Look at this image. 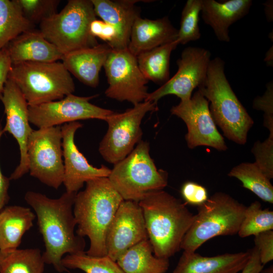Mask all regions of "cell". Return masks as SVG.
I'll return each instance as SVG.
<instances>
[{
    "mask_svg": "<svg viewBox=\"0 0 273 273\" xmlns=\"http://www.w3.org/2000/svg\"><path fill=\"white\" fill-rule=\"evenodd\" d=\"M76 194L65 192L59 198L52 199L30 191L24 196L37 218L44 244L42 253L44 263L52 265L59 272L67 271L62 264L64 256L85 251L84 239L75 231L73 205Z\"/></svg>",
    "mask_w": 273,
    "mask_h": 273,
    "instance_id": "obj_1",
    "label": "cell"
},
{
    "mask_svg": "<svg viewBox=\"0 0 273 273\" xmlns=\"http://www.w3.org/2000/svg\"><path fill=\"white\" fill-rule=\"evenodd\" d=\"M138 203L154 255L168 259L180 249L194 214L180 199L163 190L148 194Z\"/></svg>",
    "mask_w": 273,
    "mask_h": 273,
    "instance_id": "obj_2",
    "label": "cell"
},
{
    "mask_svg": "<svg viewBox=\"0 0 273 273\" xmlns=\"http://www.w3.org/2000/svg\"><path fill=\"white\" fill-rule=\"evenodd\" d=\"M85 185L84 190L76 193L73 205L76 233L89 239L87 254L106 256L107 231L123 199L107 177L89 180Z\"/></svg>",
    "mask_w": 273,
    "mask_h": 273,
    "instance_id": "obj_3",
    "label": "cell"
},
{
    "mask_svg": "<svg viewBox=\"0 0 273 273\" xmlns=\"http://www.w3.org/2000/svg\"><path fill=\"white\" fill-rule=\"evenodd\" d=\"M198 90L210 103L211 116L224 135L238 144H245L254 122L232 89L221 59L211 60L206 78Z\"/></svg>",
    "mask_w": 273,
    "mask_h": 273,
    "instance_id": "obj_4",
    "label": "cell"
},
{
    "mask_svg": "<svg viewBox=\"0 0 273 273\" xmlns=\"http://www.w3.org/2000/svg\"><path fill=\"white\" fill-rule=\"evenodd\" d=\"M246 208L226 193H214L198 206L193 223L182 240L180 249L195 252L214 237L238 234Z\"/></svg>",
    "mask_w": 273,
    "mask_h": 273,
    "instance_id": "obj_5",
    "label": "cell"
},
{
    "mask_svg": "<svg viewBox=\"0 0 273 273\" xmlns=\"http://www.w3.org/2000/svg\"><path fill=\"white\" fill-rule=\"evenodd\" d=\"M8 78L18 86L29 106L59 100L75 90L71 74L58 61L12 65Z\"/></svg>",
    "mask_w": 273,
    "mask_h": 273,
    "instance_id": "obj_6",
    "label": "cell"
},
{
    "mask_svg": "<svg viewBox=\"0 0 273 273\" xmlns=\"http://www.w3.org/2000/svg\"><path fill=\"white\" fill-rule=\"evenodd\" d=\"M123 200L138 203L148 194L162 190L167 173L158 169L148 142L141 140L125 158L114 165L108 177Z\"/></svg>",
    "mask_w": 273,
    "mask_h": 273,
    "instance_id": "obj_7",
    "label": "cell"
},
{
    "mask_svg": "<svg viewBox=\"0 0 273 273\" xmlns=\"http://www.w3.org/2000/svg\"><path fill=\"white\" fill-rule=\"evenodd\" d=\"M96 16L91 0H69L59 13L42 21L39 30L64 55L99 44L89 32Z\"/></svg>",
    "mask_w": 273,
    "mask_h": 273,
    "instance_id": "obj_8",
    "label": "cell"
},
{
    "mask_svg": "<svg viewBox=\"0 0 273 273\" xmlns=\"http://www.w3.org/2000/svg\"><path fill=\"white\" fill-rule=\"evenodd\" d=\"M157 110V103L144 101L122 113L108 116L105 120L108 129L99 147L103 159L114 165L130 154L142 140L143 118L148 112Z\"/></svg>",
    "mask_w": 273,
    "mask_h": 273,
    "instance_id": "obj_9",
    "label": "cell"
},
{
    "mask_svg": "<svg viewBox=\"0 0 273 273\" xmlns=\"http://www.w3.org/2000/svg\"><path fill=\"white\" fill-rule=\"evenodd\" d=\"M62 138L60 125L38 128L32 131L27 145L30 175L55 189L63 181Z\"/></svg>",
    "mask_w": 273,
    "mask_h": 273,
    "instance_id": "obj_10",
    "label": "cell"
},
{
    "mask_svg": "<svg viewBox=\"0 0 273 273\" xmlns=\"http://www.w3.org/2000/svg\"><path fill=\"white\" fill-rule=\"evenodd\" d=\"M103 67L108 83L105 92L106 97L133 105L146 100L149 93V81L141 71L136 57L127 48L112 49Z\"/></svg>",
    "mask_w": 273,
    "mask_h": 273,
    "instance_id": "obj_11",
    "label": "cell"
},
{
    "mask_svg": "<svg viewBox=\"0 0 273 273\" xmlns=\"http://www.w3.org/2000/svg\"><path fill=\"white\" fill-rule=\"evenodd\" d=\"M97 96L79 97L73 94L64 98L34 106H29L30 123L38 128L59 126L79 120H105L113 111L92 104Z\"/></svg>",
    "mask_w": 273,
    "mask_h": 273,
    "instance_id": "obj_12",
    "label": "cell"
},
{
    "mask_svg": "<svg viewBox=\"0 0 273 273\" xmlns=\"http://www.w3.org/2000/svg\"><path fill=\"white\" fill-rule=\"evenodd\" d=\"M211 60V53L205 49L185 48L176 61V73L160 87L149 93L145 101L157 103L162 97L171 95L180 100L191 99L194 89L204 82Z\"/></svg>",
    "mask_w": 273,
    "mask_h": 273,
    "instance_id": "obj_13",
    "label": "cell"
},
{
    "mask_svg": "<svg viewBox=\"0 0 273 273\" xmlns=\"http://www.w3.org/2000/svg\"><path fill=\"white\" fill-rule=\"evenodd\" d=\"M209 105L208 100L198 90L191 99L180 100L173 106L170 112L185 123L188 129L185 138L190 149L204 146L225 151L228 147L217 129Z\"/></svg>",
    "mask_w": 273,
    "mask_h": 273,
    "instance_id": "obj_14",
    "label": "cell"
},
{
    "mask_svg": "<svg viewBox=\"0 0 273 273\" xmlns=\"http://www.w3.org/2000/svg\"><path fill=\"white\" fill-rule=\"evenodd\" d=\"M0 100L6 115L3 131L12 135L19 147L20 162L9 177L10 180H17L29 171L27 145L29 135L33 130L29 120V105L19 88L9 78L0 94Z\"/></svg>",
    "mask_w": 273,
    "mask_h": 273,
    "instance_id": "obj_15",
    "label": "cell"
},
{
    "mask_svg": "<svg viewBox=\"0 0 273 273\" xmlns=\"http://www.w3.org/2000/svg\"><path fill=\"white\" fill-rule=\"evenodd\" d=\"M148 239L142 208L136 202L123 200L107 231V255L116 261L128 249Z\"/></svg>",
    "mask_w": 273,
    "mask_h": 273,
    "instance_id": "obj_16",
    "label": "cell"
},
{
    "mask_svg": "<svg viewBox=\"0 0 273 273\" xmlns=\"http://www.w3.org/2000/svg\"><path fill=\"white\" fill-rule=\"evenodd\" d=\"M82 126L81 123L75 121L64 124L61 127L64 168L63 184L66 192L69 193H77L88 180L108 177L111 172V169L105 165L99 168L93 166L78 150L74 142V135Z\"/></svg>",
    "mask_w": 273,
    "mask_h": 273,
    "instance_id": "obj_17",
    "label": "cell"
},
{
    "mask_svg": "<svg viewBox=\"0 0 273 273\" xmlns=\"http://www.w3.org/2000/svg\"><path fill=\"white\" fill-rule=\"evenodd\" d=\"M96 16L114 28L117 39L112 49H127L132 25L140 17L138 0H91Z\"/></svg>",
    "mask_w": 273,
    "mask_h": 273,
    "instance_id": "obj_18",
    "label": "cell"
},
{
    "mask_svg": "<svg viewBox=\"0 0 273 273\" xmlns=\"http://www.w3.org/2000/svg\"><path fill=\"white\" fill-rule=\"evenodd\" d=\"M178 30L167 16L155 20L139 17L131 30L128 50L135 56L177 40Z\"/></svg>",
    "mask_w": 273,
    "mask_h": 273,
    "instance_id": "obj_19",
    "label": "cell"
},
{
    "mask_svg": "<svg viewBox=\"0 0 273 273\" xmlns=\"http://www.w3.org/2000/svg\"><path fill=\"white\" fill-rule=\"evenodd\" d=\"M250 256V250L211 257L184 251L172 273H238Z\"/></svg>",
    "mask_w": 273,
    "mask_h": 273,
    "instance_id": "obj_20",
    "label": "cell"
},
{
    "mask_svg": "<svg viewBox=\"0 0 273 273\" xmlns=\"http://www.w3.org/2000/svg\"><path fill=\"white\" fill-rule=\"evenodd\" d=\"M112 48L107 43L78 49L63 55L62 63L83 84L96 87L99 74Z\"/></svg>",
    "mask_w": 273,
    "mask_h": 273,
    "instance_id": "obj_21",
    "label": "cell"
},
{
    "mask_svg": "<svg viewBox=\"0 0 273 273\" xmlns=\"http://www.w3.org/2000/svg\"><path fill=\"white\" fill-rule=\"evenodd\" d=\"M251 0H202L201 13L204 23L220 41L229 42V27L248 13Z\"/></svg>",
    "mask_w": 273,
    "mask_h": 273,
    "instance_id": "obj_22",
    "label": "cell"
},
{
    "mask_svg": "<svg viewBox=\"0 0 273 273\" xmlns=\"http://www.w3.org/2000/svg\"><path fill=\"white\" fill-rule=\"evenodd\" d=\"M6 48L12 65L26 62H56L63 56L39 30L34 28L18 35Z\"/></svg>",
    "mask_w": 273,
    "mask_h": 273,
    "instance_id": "obj_23",
    "label": "cell"
},
{
    "mask_svg": "<svg viewBox=\"0 0 273 273\" xmlns=\"http://www.w3.org/2000/svg\"><path fill=\"white\" fill-rule=\"evenodd\" d=\"M35 218V213L29 207L20 205L4 207L0 211V251L18 249Z\"/></svg>",
    "mask_w": 273,
    "mask_h": 273,
    "instance_id": "obj_24",
    "label": "cell"
},
{
    "mask_svg": "<svg viewBox=\"0 0 273 273\" xmlns=\"http://www.w3.org/2000/svg\"><path fill=\"white\" fill-rule=\"evenodd\" d=\"M116 261L124 273H165L169 266L168 259L154 255L148 239L128 249Z\"/></svg>",
    "mask_w": 273,
    "mask_h": 273,
    "instance_id": "obj_25",
    "label": "cell"
},
{
    "mask_svg": "<svg viewBox=\"0 0 273 273\" xmlns=\"http://www.w3.org/2000/svg\"><path fill=\"white\" fill-rule=\"evenodd\" d=\"M178 44L176 40L136 56L139 68L148 81L162 85L169 80L170 56Z\"/></svg>",
    "mask_w": 273,
    "mask_h": 273,
    "instance_id": "obj_26",
    "label": "cell"
},
{
    "mask_svg": "<svg viewBox=\"0 0 273 273\" xmlns=\"http://www.w3.org/2000/svg\"><path fill=\"white\" fill-rule=\"evenodd\" d=\"M45 264L38 248L0 251V273H44Z\"/></svg>",
    "mask_w": 273,
    "mask_h": 273,
    "instance_id": "obj_27",
    "label": "cell"
},
{
    "mask_svg": "<svg viewBox=\"0 0 273 273\" xmlns=\"http://www.w3.org/2000/svg\"><path fill=\"white\" fill-rule=\"evenodd\" d=\"M239 179L244 188L253 192L260 199L273 203V187L270 180L255 162H244L233 168L228 173Z\"/></svg>",
    "mask_w": 273,
    "mask_h": 273,
    "instance_id": "obj_28",
    "label": "cell"
},
{
    "mask_svg": "<svg viewBox=\"0 0 273 273\" xmlns=\"http://www.w3.org/2000/svg\"><path fill=\"white\" fill-rule=\"evenodd\" d=\"M34 26L23 16L14 0H0V51Z\"/></svg>",
    "mask_w": 273,
    "mask_h": 273,
    "instance_id": "obj_29",
    "label": "cell"
},
{
    "mask_svg": "<svg viewBox=\"0 0 273 273\" xmlns=\"http://www.w3.org/2000/svg\"><path fill=\"white\" fill-rule=\"evenodd\" d=\"M63 266L67 269H79L84 273H124L116 261L107 255L93 256L85 251L66 255L62 259Z\"/></svg>",
    "mask_w": 273,
    "mask_h": 273,
    "instance_id": "obj_30",
    "label": "cell"
},
{
    "mask_svg": "<svg viewBox=\"0 0 273 273\" xmlns=\"http://www.w3.org/2000/svg\"><path fill=\"white\" fill-rule=\"evenodd\" d=\"M272 230L273 211L262 209L260 202L254 201L246 206L238 234L243 238Z\"/></svg>",
    "mask_w": 273,
    "mask_h": 273,
    "instance_id": "obj_31",
    "label": "cell"
},
{
    "mask_svg": "<svg viewBox=\"0 0 273 273\" xmlns=\"http://www.w3.org/2000/svg\"><path fill=\"white\" fill-rule=\"evenodd\" d=\"M202 0H188L181 12L180 27L177 40L179 44H185L195 41L201 37L199 21Z\"/></svg>",
    "mask_w": 273,
    "mask_h": 273,
    "instance_id": "obj_32",
    "label": "cell"
},
{
    "mask_svg": "<svg viewBox=\"0 0 273 273\" xmlns=\"http://www.w3.org/2000/svg\"><path fill=\"white\" fill-rule=\"evenodd\" d=\"M23 16L33 25L56 14L58 0H14Z\"/></svg>",
    "mask_w": 273,
    "mask_h": 273,
    "instance_id": "obj_33",
    "label": "cell"
},
{
    "mask_svg": "<svg viewBox=\"0 0 273 273\" xmlns=\"http://www.w3.org/2000/svg\"><path fill=\"white\" fill-rule=\"evenodd\" d=\"M252 152L255 162L263 173L269 179L273 177V136L269 135L261 143L257 141L254 144Z\"/></svg>",
    "mask_w": 273,
    "mask_h": 273,
    "instance_id": "obj_34",
    "label": "cell"
},
{
    "mask_svg": "<svg viewBox=\"0 0 273 273\" xmlns=\"http://www.w3.org/2000/svg\"><path fill=\"white\" fill-rule=\"evenodd\" d=\"M253 107L264 112V126L268 129L269 134H273L272 81L267 84L266 89L262 96L257 97L254 99Z\"/></svg>",
    "mask_w": 273,
    "mask_h": 273,
    "instance_id": "obj_35",
    "label": "cell"
},
{
    "mask_svg": "<svg viewBox=\"0 0 273 273\" xmlns=\"http://www.w3.org/2000/svg\"><path fill=\"white\" fill-rule=\"evenodd\" d=\"M181 195L185 201L190 204L199 206L208 198L206 189L193 181H187L181 187Z\"/></svg>",
    "mask_w": 273,
    "mask_h": 273,
    "instance_id": "obj_36",
    "label": "cell"
},
{
    "mask_svg": "<svg viewBox=\"0 0 273 273\" xmlns=\"http://www.w3.org/2000/svg\"><path fill=\"white\" fill-rule=\"evenodd\" d=\"M255 246L263 265L273 259V231L270 230L254 236Z\"/></svg>",
    "mask_w": 273,
    "mask_h": 273,
    "instance_id": "obj_37",
    "label": "cell"
},
{
    "mask_svg": "<svg viewBox=\"0 0 273 273\" xmlns=\"http://www.w3.org/2000/svg\"><path fill=\"white\" fill-rule=\"evenodd\" d=\"M89 32L94 37H99L106 41L112 49L114 47L117 32L109 24L96 18L90 23Z\"/></svg>",
    "mask_w": 273,
    "mask_h": 273,
    "instance_id": "obj_38",
    "label": "cell"
},
{
    "mask_svg": "<svg viewBox=\"0 0 273 273\" xmlns=\"http://www.w3.org/2000/svg\"><path fill=\"white\" fill-rule=\"evenodd\" d=\"M12 63L6 47L0 51V94L8 78Z\"/></svg>",
    "mask_w": 273,
    "mask_h": 273,
    "instance_id": "obj_39",
    "label": "cell"
},
{
    "mask_svg": "<svg viewBox=\"0 0 273 273\" xmlns=\"http://www.w3.org/2000/svg\"><path fill=\"white\" fill-rule=\"evenodd\" d=\"M263 266L260 262L258 251L254 246L250 250L248 261L241 273H260Z\"/></svg>",
    "mask_w": 273,
    "mask_h": 273,
    "instance_id": "obj_40",
    "label": "cell"
},
{
    "mask_svg": "<svg viewBox=\"0 0 273 273\" xmlns=\"http://www.w3.org/2000/svg\"><path fill=\"white\" fill-rule=\"evenodd\" d=\"M3 133V127L0 124V140ZM10 181L9 177H7L2 173L0 168V211L5 207L9 199L8 189Z\"/></svg>",
    "mask_w": 273,
    "mask_h": 273,
    "instance_id": "obj_41",
    "label": "cell"
},
{
    "mask_svg": "<svg viewBox=\"0 0 273 273\" xmlns=\"http://www.w3.org/2000/svg\"><path fill=\"white\" fill-rule=\"evenodd\" d=\"M265 6V13L268 21L272 20V1L266 2L264 4Z\"/></svg>",
    "mask_w": 273,
    "mask_h": 273,
    "instance_id": "obj_42",
    "label": "cell"
},
{
    "mask_svg": "<svg viewBox=\"0 0 273 273\" xmlns=\"http://www.w3.org/2000/svg\"><path fill=\"white\" fill-rule=\"evenodd\" d=\"M273 50L272 46L269 48V49L267 51L264 61L266 62L267 65L269 66H272L273 64Z\"/></svg>",
    "mask_w": 273,
    "mask_h": 273,
    "instance_id": "obj_43",
    "label": "cell"
},
{
    "mask_svg": "<svg viewBox=\"0 0 273 273\" xmlns=\"http://www.w3.org/2000/svg\"><path fill=\"white\" fill-rule=\"evenodd\" d=\"M264 273H273L272 267H270L267 270H265Z\"/></svg>",
    "mask_w": 273,
    "mask_h": 273,
    "instance_id": "obj_44",
    "label": "cell"
}]
</instances>
